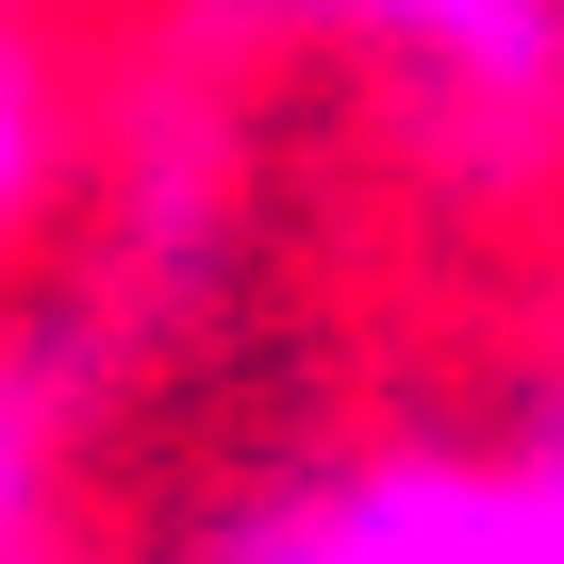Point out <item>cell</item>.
Returning a JSON list of instances; mask_svg holds the SVG:
<instances>
[{
	"instance_id": "obj_3",
	"label": "cell",
	"mask_w": 564,
	"mask_h": 564,
	"mask_svg": "<svg viewBox=\"0 0 564 564\" xmlns=\"http://www.w3.org/2000/svg\"><path fill=\"white\" fill-rule=\"evenodd\" d=\"M67 150H84V100H67V51L34 0H0V265L34 249V216L67 199Z\"/></svg>"
},
{
	"instance_id": "obj_1",
	"label": "cell",
	"mask_w": 564,
	"mask_h": 564,
	"mask_svg": "<svg viewBox=\"0 0 564 564\" xmlns=\"http://www.w3.org/2000/svg\"><path fill=\"white\" fill-rule=\"evenodd\" d=\"M300 498L349 564H564V432L547 415H514L498 448L399 432V448L316 465Z\"/></svg>"
},
{
	"instance_id": "obj_5",
	"label": "cell",
	"mask_w": 564,
	"mask_h": 564,
	"mask_svg": "<svg viewBox=\"0 0 564 564\" xmlns=\"http://www.w3.org/2000/svg\"><path fill=\"white\" fill-rule=\"evenodd\" d=\"M166 564H349V547L316 531V498H265V514H232V531H199V547H166Z\"/></svg>"
},
{
	"instance_id": "obj_4",
	"label": "cell",
	"mask_w": 564,
	"mask_h": 564,
	"mask_svg": "<svg viewBox=\"0 0 564 564\" xmlns=\"http://www.w3.org/2000/svg\"><path fill=\"white\" fill-rule=\"evenodd\" d=\"M67 432H84V382L67 349H0V564H51L67 547Z\"/></svg>"
},
{
	"instance_id": "obj_2",
	"label": "cell",
	"mask_w": 564,
	"mask_h": 564,
	"mask_svg": "<svg viewBox=\"0 0 564 564\" xmlns=\"http://www.w3.org/2000/svg\"><path fill=\"white\" fill-rule=\"evenodd\" d=\"M300 34L366 51L399 100H432L481 166L564 150V0H282Z\"/></svg>"
}]
</instances>
